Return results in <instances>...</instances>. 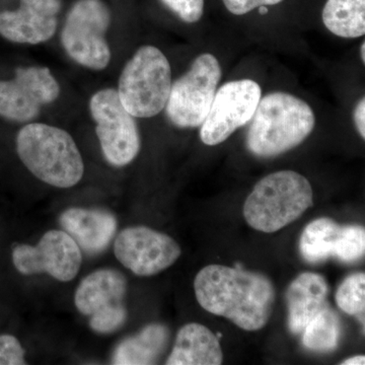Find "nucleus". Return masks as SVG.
<instances>
[{
	"instance_id": "nucleus-15",
	"label": "nucleus",
	"mask_w": 365,
	"mask_h": 365,
	"mask_svg": "<svg viewBox=\"0 0 365 365\" xmlns=\"http://www.w3.org/2000/svg\"><path fill=\"white\" fill-rule=\"evenodd\" d=\"M329 285L319 274H300L288 287V327L290 332L299 334L327 306Z\"/></svg>"
},
{
	"instance_id": "nucleus-1",
	"label": "nucleus",
	"mask_w": 365,
	"mask_h": 365,
	"mask_svg": "<svg viewBox=\"0 0 365 365\" xmlns=\"http://www.w3.org/2000/svg\"><path fill=\"white\" fill-rule=\"evenodd\" d=\"M197 302L208 313L245 331L267 325L275 302L272 282L263 274L227 266H206L194 281Z\"/></svg>"
},
{
	"instance_id": "nucleus-7",
	"label": "nucleus",
	"mask_w": 365,
	"mask_h": 365,
	"mask_svg": "<svg viewBox=\"0 0 365 365\" xmlns=\"http://www.w3.org/2000/svg\"><path fill=\"white\" fill-rule=\"evenodd\" d=\"M222 69L215 55L203 53L172 83L165 114L178 128H196L207 116Z\"/></svg>"
},
{
	"instance_id": "nucleus-18",
	"label": "nucleus",
	"mask_w": 365,
	"mask_h": 365,
	"mask_svg": "<svg viewBox=\"0 0 365 365\" xmlns=\"http://www.w3.org/2000/svg\"><path fill=\"white\" fill-rule=\"evenodd\" d=\"M170 339V331L160 324H150L141 332L120 343L112 357L117 365H145L157 362Z\"/></svg>"
},
{
	"instance_id": "nucleus-30",
	"label": "nucleus",
	"mask_w": 365,
	"mask_h": 365,
	"mask_svg": "<svg viewBox=\"0 0 365 365\" xmlns=\"http://www.w3.org/2000/svg\"><path fill=\"white\" fill-rule=\"evenodd\" d=\"M365 42H362L361 48H360V56H361L362 62H365Z\"/></svg>"
},
{
	"instance_id": "nucleus-28",
	"label": "nucleus",
	"mask_w": 365,
	"mask_h": 365,
	"mask_svg": "<svg viewBox=\"0 0 365 365\" xmlns=\"http://www.w3.org/2000/svg\"><path fill=\"white\" fill-rule=\"evenodd\" d=\"M353 119H354L355 127L359 131V135L362 138H365V100L362 98L361 100L357 103L355 107L354 112H353Z\"/></svg>"
},
{
	"instance_id": "nucleus-27",
	"label": "nucleus",
	"mask_w": 365,
	"mask_h": 365,
	"mask_svg": "<svg viewBox=\"0 0 365 365\" xmlns=\"http://www.w3.org/2000/svg\"><path fill=\"white\" fill-rule=\"evenodd\" d=\"M282 1L283 0H222L227 11L235 16H244L257 7L275 6Z\"/></svg>"
},
{
	"instance_id": "nucleus-21",
	"label": "nucleus",
	"mask_w": 365,
	"mask_h": 365,
	"mask_svg": "<svg viewBox=\"0 0 365 365\" xmlns=\"http://www.w3.org/2000/svg\"><path fill=\"white\" fill-rule=\"evenodd\" d=\"M342 332L339 316L327 304L302 331V344L317 352L333 351Z\"/></svg>"
},
{
	"instance_id": "nucleus-11",
	"label": "nucleus",
	"mask_w": 365,
	"mask_h": 365,
	"mask_svg": "<svg viewBox=\"0 0 365 365\" xmlns=\"http://www.w3.org/2000/svg\"><path fill=\"white\" fill-rule=\"evenodd\" d=\"M14 267L24 275L47 273L56 280L71 281L79 272L83 255L64 230H49L36 246L19 245L13 251Z\"/></svg>"
},
{
	"instance_id": "nucleus-26",
	"label": "nucleus",
	"mask_w": 365,
	"mask_h": 365,
	"mask_svg": "<svg viewBox=\"0 0 365 365\" xmlns=\"http://www.w3.org/2000/svg\"><path fill=\"white\" fill-rule=\"evenodd\" d=\"M26 364L25 350L14 336L0 335V365Z\"/></svg>"
},
{
	"instance_id": "nucleus-8",
	"label": "nucleus",
	"mask_w": 365,
	"mask_h": 365,
	"mask_svg": "<svg viewBox=\"0 0 365 365\" xmlns=\"http://www.w3.org/2000/svg\"><path fill=\"white\" fill-rule=\"evenodd\" d=\"M90 110L107 162L124 167L134 160L140 150V135L135 119L122 105L117 91H98L91 98Z\"/></svg>"
},
{
	"instance_id": "nucleus-24",
	"label": "nucleus",
	"mask_w": 365,
	"mask_h": 365,
	"mask_svg": "<svg viewBox=\"0 0 365 365\" xmlns=\"http://www.w3.org/2000/svg\"><path fill=\"white\" fill-rule=\"evenodd\" d=\"M126 319L127 309L121 304L91 316L90 326L97 333L110 334L121 328Z\"/></svg>"
},
{
	"instance_id": "nucleus-29",
	"label": "nucleus",
	"mask_w": 365,
	"mask_h": 365,
	"mask_svg": "<svg viewBox=\"0 0 365 365\" xmlns=\"http://www.w3.org/2000/svg\"><path fill=\"white\" fill-rule=\"evenodd\" d=\"M343 365H364L365 364V357L364 355H356V356H353L351 359H348L344 360L342 362Z\"/></svg>"
},
{
	"instance_id": "nucleus-22",
	"label": "nucleus",
	"mask_w": 365,
	"mask_h": 365,
	"mask_svg": "<svg viewBox=\"0 0 365 365\" xmlns=\"http://www.w3.org/2000/svg\"><path fill=\"white\" fill-rule=\"evenodd\" d=\"M336 302L341 311L350 316H357L364 323L365 274L348 276L338 288Z\"/></svg>"
},
{
	"instance_id": "nucleus-25",
	"label": "nucleus",
	"mask_w": 365,
	"mask_h": 365,
	"mask_svg": "<svg viewBox=\"0 0 365 365\" xmlns=\"http://www.w3.org/2000/svg\"><path fill=\"white\" fill-rule=\"evenodd\" d=\"M160 1L185 23H197L202 18L204 0H160Z\"/></svg>"
},
{
	"instance_id": "nucleus-6",
	"label": "nucleus",
	"mask_w": 365,
	"mask_h": 365,
	"mask_svg": "<svg viewBox=\"0 0 365 365\" xmlns=\"http://www.w3.org/2000/svg\"><path fill=\"white\" fill-rule=\"evenodd\" d=\"M110 25L111 11L103 0H78L67 14L61 32L67 54L86 68L105 69L111 60L106 40Z\"/></svg>"
},
{
	"instance_id": "nucleus-12",
	"label": "nucleus",
	"mask_w": 365,
	"mask_h": 365,
	"mask_svg": "<svg viewBox=\"0 0 365 365\" xmlns=\"http://www.w3.org/2000/svg\"><path fill=\"white\" fill-rule=\"evenodd\" d=\"M118 261L138 276H153L174 265L182 250L168 235L146 227L125 228L114 245Z\"/></svg>"
},
{
	"instance_id": "nucleus-3",
	"label": "nucleus",
	"mask_w": 365,
	"mask_h": 365,
	"mask_svg": "<svg viewBox=\"0 0 365 365\" xmlns=\"http://www.w3.org/2000/svg\"><path fill=\"white\" fill-rule=\"evenodd\" d=\"M16 151L26 169L51 186L71 188L83 177L85 165L78 145L58 127L26 125L16 136Z\"/></svg>"
},
{
	"instance_id": "nucleus-5",
	"label": "nucleus",
	"mask_w": 365,
	"mask_h": 365,
	"mask_svg": "<svg viewBox=\"0 0 365 365\" xmlns=\"http://www.w3.org/2000/svg\"><path fill=\"white\" fill-rule=\"evenodd\" d=\"M172 83L169 60L155 46L145 45L125 66L117 93L132 116L151 118L165 109Z\"/></svg>"
},
{
	"instance_id": "nucleus-19",
	"label": "nucleus",
	"mask_w": 365,
	"mask_h": 365,
	"mask_svg": "<svg viewBox=\"0 0 365 365\" xmlns=\"http://www.w3.org/2000/svg\"><path fill=\"white\" fill-rule=\"evenodd\" d=\"M322 19L326 28L338 37H361L365 34V0H328Z\"/></svg>"
},
{
	"instance_id": "nucleus-14",
	"label": "nucleus",
	"mask_w": 365,
	"mask_h": 365,
	"mask_svg": "<svg viewBox=\"0 0 365 365\" xmlns=\"http://www.w3.org/2000/svg\"><path fill=\"white\" fill-rule=\"evenodd\" d=\"M59 222L79 249L88 255L104 252L117 230L116 217L98 209L69 208L60 215Z\"/></svg>"
},
{
	"instance_id": "nucleus-16",
	"label": "nucleus",
	"mask_w": 365,
	"mask_h": 365,
	"mask_svg": "<svg viewBox=\"0 0 365 365\" xmlns=\"http://www.w3.org/2000/svg\"><path fill=\"white\" fill-rule=\"evenodd\" d=\"M127 292L123 274L114 269H101L81 281L74 295L76 309L85 316L122 304Z\"/></svg>"
},
{
	"instance_id": "nucleus-4",
	"label": "nucleus",
	"mask_w": 365,
	"mask_h": 365,
	"mask_svg": "<svg viewBox=\"0 0 365 365\" xmlns=\"http://www.w3.org/2000/svg\"><path fill=\"white\" fill-rule=\"evenodd\" d=\"M313 188L307 178L294 170H281L257 182L244 205L250 227L275 232L299 220L314 204Z\"/></svg>"
},
{
	"instance_id": "nucleus-10",
	"label": "nucleus",
	"mask_w": 365,
	"mask_h": 365,
	"mask_svg": "<svg viewBox=\"0 0 365 365\" xmlns=\"http://www.w3.org/2000/svg\"><path fill=\"white\" fill-rule=\"evenodd\" d=\"M60 86L47 67L16 69L11 81H0V116L29 122L39 116L43 106L55 102Z\"/></svg>"
},
{
	"instance_id": "nucleus-2",
	"label": "nucleus",
	"mask_w": 365,
	"mask_h": 365,
	"mask_svg": "<svg viewBox=\"0 0 365 365\" xmlns=\"http://www.w3.org/2000/svg\"><path fill=\"white\" fill-rule=\"evenodd\" d=\"M314 124L313 109L302 98L282 91L268 93L250 121L247 148L256 157H277L304 143Z\"/></svg>"
},
{
	"instance_id": "nucleus-20",
	"label": "nucleus",
	"mask_w": 365,
	"mask_h": 365,
	"mask_svg": "<svg viewBox=\"0 0 365 365\" xmlns=\"http://www.w3.org/2000/svg\"><path fill=\"white\" fill-rule=\"evenodd\" d=\"M341 225L331 218L322 217L307 225L300 237V253L309 263L317 264L334 257Z\"/></svg>"
},
{
	"instance_id": "nucleus-9",
	"label": "nucleus",
	"mask_w": 365,
	"mask_h": 365,
	"mask_svg": "<svg viewBox=\"0 0 365 365\" xmlns=\"http://www.w3.org/2000/svg\"><path fill=\"white\" fill-rule=\"evenodd\" d=\"M262 98L261 86L251 79L225 83L216 91L200 138L206 145L225 143L237 129L250 123Z\"/></svg>"
},
{
	"instance_id": "nucleus-23",
	"label": "nucleus",
	"mask_w": 365,
	"mask_h": 365,
	"mask_svg": "<svg viewBox=\"0 0 365 365\" xmlns=\"http://www.w3.org/2000/svg\"><path fill=\"white\" fill-rule=\"evenodd\" d=\"M365 230L360 225L341 227L334 257L345 263L359 261L364 256Z\"/></svg>"
},
{
	"instance_id": "nucleus-13",
	"label": "nucleus",
	"mask_w": 365,
	"mask_h": 365,
	"mask_svg": "<svg viewBox=\"0 0 365 365\" xmlns=\"http://www.w3.org/2000/svg\"><path fill=\"white\" fill-rule=\"evenodd\" d=\"M61 0H20L16 11L0 13V35L19 44L37 45L57 30Z\"/></svg>"
},
{
	"instance_id": "nucleus-17",
	"label": "nucleus",
	"mask_w": 365,
	"mask_h": 365,
	"mask_svg": "<svg viewBox=\"0 0 365 365\" xmlns=\"http://www.w3.org/2000/svg\"><path fill=\"white\" fill-rule=\"evenodd\" d=\"M223 354L218 337L207 327L187 324L177 334L168 365H220Z\"/></svg>"
}]
</instances>
